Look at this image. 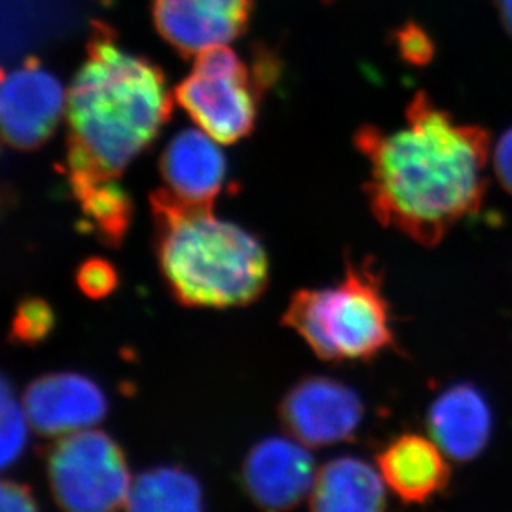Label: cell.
I'll list each match as a JSON object with an SVG mask.
<instances>
[{
  "instance_id": "cell-9",
  "label": "cell",
  "mask_w": 512,
  "mask_h": 512,
  "mask_svg": "<svg viewBox=\"0 0 512 512\" xmlns=\"http://www.w3.org/2000/svg\"><path fill=\"white\" fill-rule=\"evenodd\" d=\"M156 30L183 57L229 45L247 30L252 0H153Z\"/></svg>"
},
{
  "instance_id": "cell-5",
  "label": "cell",
  "mask_w": 512,
  "mask_h": 512,
  "mask_svg": "<svg viewBox=\"0 0 512 512\" xmlns=\"http://www.w3.org/2000/svg\"><path fill=\"white\" fill-rule=\"evenodd\" d=\"M276 77L271 55L249 67L229 45H219L196 55L193 70L174 88V100L198 128L221 145H232L251 135L264 88Z\"/></svg>"
},
{
  "instance_id": "cell-4",
  "label": "cell",
  "mask_w": 512,
  "mask_h": 512,
  "mask_svg": "<svg viewBox=\"0 0 512 512\" xmlns=\"http://www.w3.org/2000/svg\"><path fill=\"white\" fill-rule=\"evenodd\" d=\"M282 322L329 362L372 360L395 342L382 279L370 262H347L342 282L330 289L299 290Z\"/></svg>"
},
{
  "instance_id": "cell-13",
  "label": "cell",
  "mask_w": 512,
  "mask_h": 512,
  "mask_svg": "<svg viewBox=\"0 0 512 512\" xmlns=\"http://www.w3.org/2000/svg\"><path fill=\"white\" fill-rule=\"evenodd\" d=\"M448 456L433 438L405 433L377 456L378 471L390 491L405 504H425L450 483Z\"/></svg>"
},
{
  "instance_id": "cell-14",
  "label": "cell",
  "mask_w": 512,
  "mask_h": 512,
  "mask_svg": "<svg viewBox=\"0 0 512 512\" xmlns=\"http://www.w3.org/2000/svg\"><path fill=\"white\" fill-rule=\"evenodd\" d=\"M431 438L458 463L478 458L488 446L493 418L483 393L458 383L441 393L428 413Z\"/></svg>"
},
{
  "instance_id": "cell-7",
  "label": "cell",
  "mask_w": 512,
  "mask_h": 512,
  "mask_svg": "<svg viewBox=\"0 0 512 512\" xmlns=\"http://www.w3.org/2000/svg\"><path fill=\"white\" fill-rule=\"evenodd\" d=\"M67 113V90L37 60H25L2 77L0 121L7 145L37 150L54 135Z\"/></svg>"
},
{
  "instance_id": "cell-8",
  "label": "cell",
  "mask_w": 512,
  "mask_h": 512,
  "mask_svg": "<svg viewBox=\"0 0 512 512\" xmlns=\"http://www.w3.org/2000/svg\"><path fill=\"white\" fill-rule=\"evenodd\" d=\"M362 418L363 405L357 393L332 378H304L281 405L285 430L310 448L352 440Z\"/></svg>"
},
{
  "instance_id": "cell-18",
  "label": "cell",
  "mask_w": 512,
  "mask_h": 512,
  "mask_svg": "<svg viewBox=\"0 0 512 512\" xmlns=\"http://www.w3.org/2000/svg\"><path fill=\"white\" fill-rule=\"evenodd\" d=\"M54 324V310L45 300H22L12 320L10 340L24 345H35L52 332Z\"/></svg>"
},
{
  "instance_id": "cell-6",
  "label": "cell",
  "mask_w": 512,
  "mask_h": 512,
  "mask_svg": "<svg viewBox=\"0 0 512 512\" xmlns=\"http://www.w3.org/2000/svg\"><path fill=\"white\" fill-rule=\"evenodd\" d=\"M47 474L52 496L67 511L125 508L130 493L125 455L102 431L62 436L50 450Z\"/></svg>"
},
{
  "instance_id": "cell-16",
  "label": "cell",
  "mask_w": 512,
  "mask_h": 512,
  "mask_svg": "<svg viewBox=\"0 0 512 512\" xmlns=\"http://www.w3.org/2000/svg\"><path fill=\"white\" fill-rule=\"evenodd\" d=\"M203 494L198 481L181 469L146 471L131 483L125 508L130 511H199Z\"/></svg>"
},
{
  "instance_id": "cell-22",
  "label": "cell",
  "mask_w": 512,
  "mask_h": 512,
  "mask_svg": "<svg viewBox=\"0 0 512 512\" xmlns=\"http://www.w3.org/2000/svg\"><path fill=\"white\" fill-rule=\"evenodd\" d=\"M493 168L501 188L512 196V128L494 146Z\"/></svg>"
},
{
  "instance_id": "cell-3",
  "label": "cell",
  "mask_w": 512,
  "mask_h": 512,
  "mask_svg": "<svg viewBox=\"0 0 512 512\" xmlns=\"http://www.w3.org/2000/svg\"><path fill=\"white\" fill-rule=\"evenodd\" d=\"M161 272L188 307H237L264 292L269 262L261 242L208 206H186L156 189L150 196Z\"/></svg>"
},
{
  "instance_id": "cell-19",
  "label": "cell",
  "mask_w": 512,
  "mask_h": 512,
  "mask_svg": "<svg viewBox=\"0 0 512 512\" xmlns=\"http://www.w3.org/2000/svg\"><path fill=\"white\" fill-rule=\"evenodd\" d=\"M0 418H2V466L7 468L12 461L17 459L24 448L25 433H27V413L22 410L17 401L10 397L9 385L2 382V406H0Z\"/></svg>"
},
{
  "instance_id": "cell-23",
  "label": "cell",
  "mask_w": 512,
  "mask_h": 512,
  "mask_svg": "<svg viewBox=\"0 0 512 512\" xmlns=\"http://www.w3.org/2000/svg\"><path fill=\"white\" fill-rule=\"evenodd\" d=\"M0 509L4 512H29L35 511L37 504L29 486L14 483V481H4L0 488Z\"/></svg>"
},
{
  "instance_id": "cell-11",
  "label": "cell",
  "mask_w": 512,
  "mask_h": 512,
  "mask_svg": "<svg viewBox=\"0 0 512 512\" xmlns=\"http://www.w3.org/2000/svg\"><path fill=\"white\" fill-rule=\"evenodd\" d=\"M24 410L40 435L65 436L100 423L107 413V400L90 378L50 373L30 383Z\"/></svg>"
},
{
  "instance_id": "cell-15",
  "label": "cell",
  "mask_w": 512,
  "mask_h": 512,
  "mask_svg": "<svg viewBox=\"0 0 512 512\" xmlns=\"http://www.w3.org/2000/svg\"><path fill=\"white\" fill-rule=\"evenodd\" d=\"M385 486L380 471L363 459H334L315 474L310 506L325 512L383 511L387 506Z\"/></svg>"
},
{
  "instance_id": "cell-1",
  "label": "cell",
  "mask_w": 512,
  "mask_h": 512,
  "mask_svg": "<svg viewBox=\"0 0 512 512\" xmlns=\"http://www.w3.org/2000/svg\"><path fill=\"white\" fill-rule=\"evenodd\" d=\"M355 145L370 163L365 193L375 218L420 246H438L483 204L489 131L456 120L425 90L408 103L405 126H360Z\"/></svg>"
},
{
  "instance_id": "cell-12",
  "label": "cell",
  "mask_w": 512,
  "mask_h": 512,
  "mask_svg": "<svg viewBox=\"0 0 512 512\" xmlns=\"http://www.w3.org/2000/svg\"><path fill=\"white\" fill-rule=\"evenodd\" d=\"M226 158L206 131H179L160 158L161 191L186 206L213 208L226 179Z\"/></svg>"
},
{
  "instance_id": "cell-17",
  "label": "cell",
  "mask_w": 512,
  "mask_h": 512,
  "mask_svg": "<svg viewBox=\"0 0 512 512\" xmlns=\"http://www.w3.org/2000/svg\"><path fill=\"white\" fill-rule=\"evenodd\" d=\"M72 193L93 232L107 246H120L130 226L133 204L118 179L88 184Z\"/></svg>"
},
{
  "instance_id": "cell-2",
  "label": "cell",
  "mask_w": 512,
  "mask_h": 512,
  "mask_svg": "<svg viewBox=\"0 0 512 512\" xmlns=\"http://www.w3.org/2000/svg\"><path fill=\"white\" fill-rule=\"evenodd\" d=\"M165 73L93 25L87 58L67 90L70 189L120 178L160 135L173 110Z\"/></svg>"
},
{
  "instance_id": "cell-21",
  "label": "cell",
  "mask_w": 512,
  "mask_h": 512,
  "mask_svg": "<svg viewBox=\"0 0 512 512\" xmlns=\"http://www.w3.org/2000/svg\"><path fill=\"white\" fill-rule=\"evenodd\" d=\"M398 55L415 67H425L435 57V42L416 22H406L395 32Z\"/></svg>"
},
{
  "instance_id": "cell-24",
  "label": "cell",
  "mask_w": 512,
  "mask_h": 512,
  "mask_svg": "<svg viewBox=\"0 0 512 512\" xmlns=\"http://www.w3.org/2000/svg\"><path fill=\"white\" fill-rule=\"evenodd\" d=\"M504 30L512 37V0H493Z\"/></svg>"
},
{
  "instance_id": "cell-20",
  "label": "cell",
  "mask_w": 512,
  "mask_h": 512,
  "mask_svg": "<svg viewBox=\"0 0 512 512\" xmlns=\"http://www.w3.org/2000/svg\"><path fill=\"white\" fill-rule=\"evenodd\" d=\"M77 285L88 299H105L118 285L115 267L102 257L87 259L78 267Z\"/></svg>"
},
{
  "instance_id": "cell-10",
  "label": "cell",
  "mask_w": 512,
  "mask_h": 512,
  "mask_svg": "<svg viewBox=\"0 0 512 512\" xmlns=\"http://www.w3.org/2000/svg\"><path fill=\"white\" fill-rule=\"evenodd\" d=\"M304 446L297 440L269 438L252 448L242 466V483L257 506L284 511L310 496L314 459Z\"/></svg>"
}]
</instances>
